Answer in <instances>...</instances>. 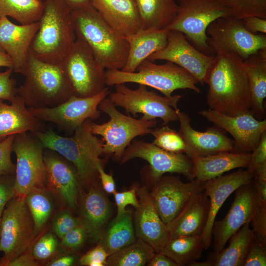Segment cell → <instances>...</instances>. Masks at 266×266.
Listing matches in <instances>:
<instances>
[{"mask_svg": "<svg viewBox=\"0 0 266 266\" xmlns=\"http://www.w3.org/2000/svg\"><path fill=\"white\" fill-rule=\"evenodd\" d=\"M253 177V174L247 169H239L204 182L203 191L210 201L208 219L200 236L204 250H208L211 246L212 227L221 207L231 194L240 186L251 182Z\"/></svg>", "mask_w": 266, "mask_h": 266, "instance_id": "cell-22", "label": "cell"}, {"mask_svg": "<svg viewBox=\"0 0 266 266\" xmlns=\"http://www.w3.org/2000/svg\"><path fill=\"white\" fill-rule=\"evenodd\" d=\"M180 123L178 133L187 148L189 157L205 156L223 152H233V140L229 137L217 126L207 128L205 132H199L191 125V119L186 113L176 109Z\"/></svg>", "mask_w": 266, "mask_h": 266, "instance_id": "cell-21", "label": "cell"}, {"mask_svg": "<svg viewBox=\"0 0 266 266\" xmlns=\"http://www.w3.org/2000/svg\"><path fill=\"white\" fill-rule=\"evenodd\" d=\"M252 153V157L247 170L252 173L256 167L266 163V131L262 134L258 145Z\"/></svg>", "mask_w": 266, "mask_h": 266, "instance_id": "cell-50", "label": "cell"}, {"mask_svg": "<svg viewBox=\"0 0 266 266\" xmlns=\"http://www.w3.org/2000/svg\"><path fill=\"white\" fill-rule=\"evenodd\" d=\"M94 7L119 34L126 37L142 29L133 0H92Z\"/></svg>", "mask_w": 266, "mask_h": 266, "instance_id": "cell-27", "label": "cell"}, {"mask_svg": "<svg viewBox=\"0 0 266 266\" xmlns=\"http://www.w3.org/2000/svg\"><path fill=\"white\" fill-rule=\"evenodd\" d=\"M199 114L233 137L234 147L233 152H252L262 134L266 131V118L262 120L257 119L250 110L235 116L210 109L201 110Z\"/></svg>", "mask_w": 266, "mask_h": 266, "instance_id": "cell-18", "label": "cell"}, {"mask_svg": "<svg viewBox=\"0 0 266 266\" xmlns=\"http://www.w3.org/2000/svg\"><path fill=\"white\" fill-rule=\"evenodd\" d=\"M71 12L94 7L92 0H62Z\"/></svg>", "mask_w": 266, "mask_h": 266, "instance_id": "cell-55", "label": "cell"}, {"mask_svg": "<svg viewBox=\"0 0 266 266\" xmlns=\"http://www.w3.org/2000/svg\"><path fill=\"white\" fill-rule=\"evenodd\" d=\"M108 96L116 106L123 108L127 113L134 116L142 114V119L160 118L163 125L178 120L176 109L182 95L163 97L148 90L145 85H139L137 88L132 89L122 83L115 85V91L110 92Z\"/></svg>", "mask_w": 266, "mask_h": 266, "instance_id": "cell-9", "label": "cell"}, {"mask_svg": "<svg viewBox=\"0 0 266 266\" xmlns=\"http://www.w3.org/2000/svg\"><path fill=\"white\" fill-rule=\"evenodd\" d=\"M254 235L250 223H247L231 236L227 248L218 252H211L206 260L195 261L189 266H243Z\"/></svg>", "mask_w": 266, "mask_h": 266, "instance_id": "cell-31", "label": "cell"}, {"mask_svg": "<svg viewBox=\"0 0 266 266\" xmlns=\"http://www.w3.org/2000/svg\"><path fill=\"white\" fill-rule=\"evenodd\" d=\"M250 224L255 235L266 239V204L256 202Z\"/></svg>", "mask_w": 266, "mask_h": 266, "instance_id": "cell-45", "label": "cell"}, {"mask_svg": "<svg viewBox=\"0 0 266 266\" xmlns=\"http://www.w3.org/2000/svg\"><path fill=\"white\" fill-rule=\"evenodd\" d=\"M106 85L134 83L154 88L164 96L170 97L178 89H190L197 93L200 90L196 84L197 78L187 70L170 62L157 65L147 59L142 62L132 72L120 69L105 70Z\"/></svg>", "mask_w": 266, "mask_h": 266, "instance_id": "cell-6", "label": "cell"}, {"mask_svg": "<svg viewBox=\"0 0 266 266\" xmlns=\"http://www.w3.org/2000/svg\"><path fill=\"white\" fill-rule=\"evenodd\" d=\"M209 199L203 191L193 196L179 214L166 225L169 238L201 236L209 210Z\"/></svg>", "mask_w": 266, "mask_h": 266, "instance_id": "cell-26", "label": "cell"}, {"mask_svg": "<svg viewBox=\"0 0 266 266\" xmlns=\"http://www.w3.org/2000/svg\"><path fill=\"white\" fill-rule=\"evenodd\" d=\"M244 27L250 33L258 34L266 33V19L255 16H247L241 19Z\"/></svg>", "mask_w": 266, "mask_h": 266, "instance_id": "cell-51", "label": "cell"}, {"mask_svg": "<svg viewBox=\"0 0 266 266\" xmlns=\"http://www.w3.org/2000/svg\"><path fill=\"white\" fill-rule=\"evenodd\" d=\"M39 21L16 25L7 17H0V47L11 58L13 71L19 73L25 65L32 40L39 28Z\"/></svg>", "mask_w": 266, "mask_h": 266, "instance_id": "cell-25", "label": "cell"}, {"mask_svg": "<svg viewBox=\"0 0 266 266\" xmlns=\"http://www.w3.org/2000/svg\"><path fill=\"white\" fill-rule=\"evenodd\" d=\"M19 73L24 76V80L17 88V94L28 108L55 107L73 96L61 66L41 61L30 51Z\"/></svg>", "mask_w": 266, "mask_h": 266, "instance_id": "cell-5", "label": "cell"}, {"mask_svg": "<svg viewBox=\"0 0 266 266\" xmlns=\"http://www.w3.org/2000/svg\"><path fill=\"white\" fill-rule=\"evenodd\" d=\"M58 246V242L56 237L52 233H47L36 242L32 252L35 260L43 261L53 255Z\"/></svg>", "mask_w": 266, "mask_h": 266, "instance_id": "cell-42", "label": "cell"}, {"mask_svg": "<svg viewBox=\"0 0 266 266\" xmlns=\"http://www.w3.org/2000/svg\"><path fill=\"white\" fill-rule=\"evenodd\" d=\"M60 65L70 85L73 96L93 97L106 87L105 69L87 44L78 37Z\"/></svg>", "mask_w": 266, "mask_h": 266, "instance_id": "cell-11", "label": "cell"}, {"mask_svg": "<svg viewBox=\"0 0 266 266\" xmlns=\"http://www.w3.org/2000/svg\"><path fill=\"white\" fill-rule=\"evenodd\" d=\"M142 29H165L174 19L178 7L175 0H133Z\"/></svg>", "mask_w": 266, "mask_h": 266, "instance_id": "cell-34", "label": "cell"}, {"mask_svg": "<svg viewBox=\"0 0 266 266\" xmlns=\"http://www.w3.org/2000/svg\"><path fill=\"white\" fill-rule=\"evenodd\" d=\"M92 121L86 120L70 137L60 135L52 130L33 133L44 148L57 152L75 166L81 186L86 188L99 181L97 166L102 163L100 156L103 154L104 141L91 132Z\"/></svg>", "mask_w": 266, "mask_h": 266, "instance_id": "cell-2", "label": "cell"}, {"mask_svg": "<svg viewBox=\"0 0 266 266\" xmlns=\"http://www.w3.org/2000/svg\"><path fill=\"white\" fill-rule=\"evenodd\" d=\"M3 100L0 99V142L10 135L46 130L42 121L29 111L18 95L10 104Z\"/></svg>", "mask_w": 266, "mask_h": 266, "instance_id": "cell-28", "label": "cell"}, {"mask_svg": "<svg viewBox=\"0 0 266 266\" xmlns=\"http://www.w3.org/2000/svg\"><path fill=\"white\" fill-rule=\"evenodd\" d=\"M0 67H5L13 69V63L10 57L0 47Z\"/></svg>", "mask_w": 266, "mask_h": 266, "instance_id": "cell-58", "label": "cell"}, {"mask_svg": "<svg viewBox=\"0 0 266 266\" xmlns=\"http://www.w3.org/2000/svg\"><path fill=\"white\" fill-rule=\"evenodd\" d=\"M30 52L44 62L61 65L76 39L71 13L62 0H44Z\"/></svg>", "mask_w": 266, "mask_h": 266, "instance_id": "cell-3", "label": "cell"}, {"mask_svg": "<svg viewBox=\"0 0 266 266\" xmlns=\"http://www.w3.org/2000/svg\"><path fill=\"white\" fill-rule=\"evenodd\" d=\"M79 225L77 217H74L67 210H63L54 217L52 223V230L61 239L70 230Z\"/></svg>", "mask_w": 266, "mask_h": 266, "instance_id": "cell-43", "label": "cell"}, {"mask_svg": "<svg viewBox=\"0 0 266 266\" xmlns=\"http://www.w3.org/2000/svg\"><path fill=\"white\" fill-rule=\"evenodd\" d=\"M169 30L155 28L141 29L126 37L129 44V53L122 70L132 72L138 66L155 52L164 48L167 43Z\"/></svg>", "mask_w": 266, "mask_h": 266, "instance_id": "cell-30", "label": "cell"}, {"mask_svg": "<svg viewBox=\"0 0 266 266\" xmlns=\"http://www.w3.org/2000/svg\"><path fill=\"white\" fill-rule=\"evenodd\" d=\"M231 12L233 17L242 19L255 16L266 19V0H216Z\"/></svg>", "mask_w": 266, "mask_h": 266, "instance_id": "cell-40", "label": "cell"}, {"mask_svg": "<svg viewBox=\"0 0 266 266\" xmlns=\"http://www.w3.org/2000/svg\"><path fill=\"white\" fill-rule=\"evenodd\" d=\"M98 108L107 114L110 119L101 124L91 121V131L94 134L102 137L104 141L103 154L111 156L117 162H120L125 150L134 138L150 134L157 123L156 119H138L123 114L107 97L100 102Z\"/></svg>", "mask_w": 266, "mask_h": 266, "instance_id": "cell-7", "label": "cell"}, {"mask_svg": "<svg viewBox=\"0 0 266 266\" xmlns=\"http://www.w3.org/2000/svg\"><path fill=\"white\" fill-rule=\"evenodd\" d=\"M87 193H79V225L87 236L94 242H99L111 215L109 200L99 181L89 187Z\"/></svg>", "mask_w": 266, "mask_h": 266, "instance_id": "cell-24", "label": "cell"}, {"mask_svg": "<svg viewBox=\"0 0 266 266\" xmlns=\"http://www.w3.org/2000/svg\"><path fill=\"white\" fill-rule=\"evenodd\" d=\"M252 157V152H223L190 158L195 179L204 183L232 169L247 167Z\"/></svg>", "mask_w": 266, "mask_h": 266, "instance_id": "cell-29", "label": "cell"}, {"mask_svg": "<svg viewBox=\"0 0 266 266\" xmlns=\"http://www.w3.org/2000/svg\"><path fill=\"white\" fill-rule=\"evenodd\" d=\"M153 248L137 238L135 241L109 255L106 266H143L155 254Z\"/></svg>", "mask_w": 266, "mask_h": 266, "instance_id": "cell-37", "label": "cell"}, {"mask_svg": "<svg viewBox=\"0 0 266 266\" xmlns=\"http://www.w3.org/2000/svg\"><path fill=\"white\" fill-rule=\"evenodd\" d=\"M251 96L250 111L259 120L265 118L266 49L261 50L243 61Z\"/></svg>", "mask_w": 266, "mask_h": 266, "instance_id": "cell-32", "label": "cell"}, {"mask_svg": "<svg viewBox=\"0 0 266 266\" xmlns=\"http://www.w3.org/2000/svg\"><path fill=\"white\" fill-rule=\"evenodd\" d=\"M108 256L105 250L101 245L98 244L82 256L79 260V262L83 266H106Z\"/></svg>", "mask_w": 266, "mask_h": 266, "instance_id": "cell-49", "label": "cell"}, {"mask_svg": "<svg viewBox=\"0 0 266 266\" xmlns=\"http://www.w3.org/2000/svg\"><path fill=\"white\" fill-rule=\"evenodd\" d=\"M136 158L149 163L147 175L151 181L166 173L182 174L190 180L195 179L192 160L184 153L170 152L153 143L133 139L125 150L120 162L124 164Z\"/></svg>", "mask_w": 266, "mask_h": 266, "instance_id": "cell-14", "label": "cell"}, {"mask_svg": "<svg viewBox=\"0 0 266 266\" xmlns=\"http://www.w3.org/2000/svg\"><path fill=\"white\" fill-rule=\"evenodd\" d=\"M110 92L106 87L93 97L79 98L72 96L55 107L28 109L39 120L53 123L65 132L73 133L86 120L99 118L100 112L99 105Z\"/></svg>", "mask_w": 266, "mask_h": 266, "instance_id": "cell-15", "label": "cell"}, {"mask_svg": "<svg viewBox=\"0 0 266 266\" xmlns=\"http://www.w3.org/2000/svg\"><path fill=\"white\" fill-rule=\"evenodd\" d=\"M15 135H10L0 142V176L15 170V165L13 164L11 159Z\"/></svg>", "mask_w": 266, "mask_h": 266, "instance_id": "cell-44", "label": "cell"}, {"mask_svg": "<svg viewBox=\"0 0 266 266\" xmlns=\"http://www.w3.org/2000/svg\"><path fill=\"white\" fill-rule=\"evenodd\" d=\"M234 192L235 198L228 213L222 220L214 222L211 244L214 252L221 251L231 236L250 222L256 202L251 183L240 186Z\"/></svg>", "mask_w": 266, "mask_h": 266, "instance_id": "cell-20", "label": "cell"}, {"mask_svg": "<svg viewBox=\"0 0 266 266\" xmlns=\"http://www.w3.org/2000/svg\"><path fill=\"white\" fill-rule=\"evenodd\" d=\"M207 44L215 54L233 53L243 61L261 50L266 49L265 34H255L244 26L241 19L233 16L219 18L206 29Z\"/></svg>", "mask_w": 266, "mask_h": 266, "instance_id": "cell-12", "label": "cell"}, {"mask_svg": "<svg viewBox=\"0 0 266 266\" xmlns=\"http://www.w3.org/2000/svg\"><path fill=\"white\" fill-rule=\"evenodd\" d=\"M151 181L152 188L150 196L166 225L179 214L193 196L204 191V183L197 179L184 183L179 177L163 175Z\"/></svg>", "mask_w": 266, "mask_h": 266, "instance_id": "cell-16", "label": "cell"}, {"mask_svg": "<svg viewBox=\"0 0 266 266\" xmlns=\"http://www.w3.org/2000/svg\"><path fill=\"white\" fill-rule=\"evenodd\" d=\"M266 266V239L255 234L250 243L243 266Z\"/></svg>", "mask_w": 266, "mask_h": 266, "instance_id": "cell-41", "label": "cell"}, {"mask_svg": "<svg viewBox=\"0 0 266 266\" xmlns=\"http://www.w3.org/2000/svg\"><path fill=\"white\" fill-rule=\"evenodd\" d=\"M148 266H178V265L162 252L156 253L147 263Z\"/></svg>", "mask_w": 266, "mask_h": 266, "instance_id": "cell-56", "label": "cell"}, {"mask_svg": "<svg viewBox=\"0 0 266 266\" xmlns=\"http://www.w3.org/2000/svg\"><path fill=\"white\" fill-rule=\"evenodd\" d=\"M102 188L108 194H114L116 191L115 183L112 175L106 173L104 170L102 163H99L97 166Z\"/></svg>", "mask_w": 266, "mask_h": 266, "instance_id": "cell-52", "label": "cell"}, {"mask_svg": "<svg viewBox=\"0 0 266 266\" xmlns=\"http://www.w3.org/2000/svg\"><path fill=\"white\" fill-rule=\"evenodd\" d=\"M34 236V224L25 197H15L4 209L1 216L0 264L5 266L29 249Z\"/></svg>", "mask_w": 266, "mask_h": 266, "instance_id": "cell-13", "label": "cell"}, {"mask_svg": "<svg viewBox=\"0 0 266 266\" xmlns=\"http://www.w3.org/2000/svg\"><path fill=\"white\" fill-rule=\"evenodd\" d=\"M177 4L174 19L165 29L182 33L195 48L211 56L206 29L214 20L232 16L230 11L216 0H178Z\"/></svg>", "mask_w": 266, "mask_h": 266, "instance_id": "cell-8", "label": "cell"}, {"mask_svg": "<svg viewBox=\"0 0 266 266\" xmlns=\"http://www.w3.org/2000/svg\"><path fill=\"white\" fill-rule=\"evenodd\" d=\"M0 229H1V218H0Z\"/></svg>", "mask_w": 266, "mask_h": 266, "instance_id": "cell-59", "label": "cell"}, {"mask_svg": "<svg viewBox=\"0 0 266 266\" xmlns=\"http://www.w3.org/2000/svg\"><path fill=\"white\" fill-rule=\"evenodd\" d=\"M87 237L86 231L78 225L67 232L61 239V247L76 250L81 246Z\"/></svg>", "mask_w": 266, "mask_h": 266, "instance_id": "cell-47", "label": "cell"}, {"mask_svg": "<svg viewBox=\"0 0 266 266\" xmlns=\"http://www.w3.org/2000/svg\"><path fill=\"white\" fill-rule=\"evenodd\" d=\"M12 68L0 71V99L12 102L17 96L16 81L11 77Z\"/></svg>", "mask_w": 266, "mask_h": 266, "instance_id": "cell-46", "label": "cell"}, {"mask_svg": "<svg viewBox=\"0 0 266 266\" xmlns=\"http://www.w3.org/2000/svg\"><path fill=\"white\" fill-rule=\"evenodd\" d=\"M25 200L34 224V236L44 227L52 210V204L43 188H35L25 196Z\"/></svg>", "mask_w": 266, "mask_h": 266, "instance_id": "cell-38", "label": "cell"}, {"mask_svg": "<svg viewBox=\"0 0 266 266\" xmlns=\"http://www.w3.org/2000/svg\"><path fill=\"white\" fill-rule=\"evenodd\" d=\"M204 249L200 235L169 238L161 252L178 266H189L200 260Z\"/></svg>", "mask_w": 266, "mask_h": 266, "instance_id": "cell-35", "label": "cell"}, {"mask_svg": "<svg viewBox=\"0 0 266 266\" xmlns=\"http://www.w3.org/2000/svg\"><path fill=\"white\" fill-rule=\"evenodd\" d=\"M13 185L0 182V218L5 205L15 197Z\"/></svg>", "mask_w": 266, "mask_h": 266, "instance_id": "cell-54", "label": "cell"}, {"mask_svg": "<svg viewBox=\"0 0 266 266\" xmlns=\"http://www.w3.org/2000/svg\"><path fill=\"white\" fill-rule=\"evenodd\" d=\"M38 264L34 258L32 249H29L18 257L8 262L6 266H36Z\"/></svg>", "mask_w": 266, "mask_h": 266, "instance_id": "cell-53", "label": "cell"}, {"mask_svg": "<svg viewBox=\"0 0 266 266\" xmlns=\"http://www.w3.org/2000/svg\"><path fill=\"white\" fill-rule=\"evenodd\" d=\"M75 261V258L73 256L66 255L56 259L48 264L50 266H70Z\"/></svg>", "mask_w": 266, "mask_h": 266, "instance_id": "cell-57", "label": "cell"}, {"mask_svg": "<svg viewBox=\"0 0 266 266\" xmlns=\"http://www.w3.org/2000/svg\"><path fill=\"white\" fill-rule=\"evenodd\" d=\"M43 157L46 186L49 190L63 203L75 209L81 186L76 168L71 162L51 149L45 148Z\"/></svg>", "mask_w": 266, "mask_h": 266, "instance_id": "cell-19", "label": "cell"}, {"mask_svg": "<svg viewBox=\"0 0 266 266\" xmlns=\"http://www.w3.org/2000/svg\"><path fill=\"white\" fill-rule=\"evenodd\" d=\"M136 189L133 187L130 190L121 192H116L113 195L117 207L116 216L123 214L126 211V207L128 205L133 206L135 209L139 206V201L136 198Z\"/></svg>", "mask_w": 266, "mask_h": 266, "instance_id": "cell-48", "label": "cell"}, {"mask_svg": "<svg viewBox=\"0 0 266 266\" xmlns=\"http://www.w3.org/2000/svg\"><path fill=\"white\" fill-rule=\"evenodd\" d=\"M147 60H165L187 70L203 85L214 60V56L205 54L192 45L182 33L169 30L167 43L163 49L151 55Z\"/></svg>", "mask_w": 266, "mask_h": 266, "instance_id": "cell-17", "label": "cell"}, {"mask_svg": "<svg viewBox=\"0 0 266 266\" xmlns=\"http://www.w3.org/2000/svg\"><path fill=\"white\" fill-rule=\"evenodd\" d=\"M44 8L43 0H0V17H10L21 25L39 21Z\"/></svg>", "mask_w": 266, "mask_h": 266, "instance_id": "cell-36", "label": "cell"}, {"mask_svg": "<svg viewBox=\"0 0 266 266\" xmlns=\"http://www.w3.org/2000/svg\"><path fill=\"white\" fill-rule=\"evenodd\" d=\"M139 206L134 214L135 234L154 250L161 252L169 236L166 225L160 217L146 187L136 190Z\"/></svg>", "mask_w": 266, "mask_h": 266, "instance_id": "cell-23", "label": "cell"}, {"mask_svg": "<svg viewBox=\"0 0 266 266\" xmlns=\"http://www.w3.org/2000/svg\"><path fill=\"white\" fill-rule=\"evenodd\" d=\"M42 144L32 133L15 135L12 146L16 158L15 197H25L35 188H44L46 175Z\"/></svg>", "mask_w": 266, "mask_h": 266, "instance_id": "cell-10", "label": "cell"}, {"mask_svg": "<svg viewBox=\"0 0 266 266\" xmlns=\"http://www.w3.org/2000/svg\"><path fill=\"white\" fill-rule=\"evenodd\" d=\"M71 13L76 37L87 44L100 65L106 70H122L129 53L126 37L116 32L94 7Z\"/></svg>", "mask_w": 266, "mask_h": 266, "instance_id": "cell-4", "label": "cell"}, {"mask_svg": "<svg viewBox=\"0 0 266 266\" xmlns=\"http://www.w3.org/2000/svg\"><path fill=\"white\" fill-rule=\"evenodd\" d=\"M154 139L153 143L166 151L175 153H187V148L178 132L167 125L152 129L151 133Z\"/></svg>", "mask_w": 266, "mask_h": 266, "instance_id": "cell-39", "label": "cell"}, {"mask_svg": "<svg viewBox=\"0 0 266 266\" xmlns=\"http://www.w3.org/2000/svg\"></svg>", "mask_w": 266, "mask_h": 266, "instance_id": "cell-60", "label": "cell"}, {"mask_svg": "<svg viewBox=\"0 0 266 266\" xmlns=\"http://www.w3.org/2000/svg\"><path fill=\"white\" fill-rule=\"evenodd\" d=\"M205 83L208 85L207 103L210 109L235 116L250 110L251 96L243 60L236 54H215Z\"/></svg>", "mask_w": 266, "mask_h": 266, "instance_id": "cell-1", "label": "cell"}, {"mask_svg": "<svg viewBox=\"0 0 266 266\" xmlns=\"http://www.w3.org/2000/svg\"><path fill=\"white\" fill-rule=\"evenodd\" d=\"M135 240L131 212L126 210L108 224L98 242L109 256Z\"/></svg>", "mask_w": 266, "mask_h": 266, "instance_id": "cell-33", "label": "cell"}]
</instances>
